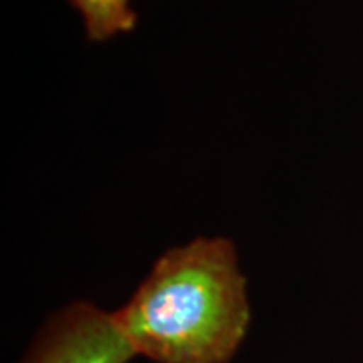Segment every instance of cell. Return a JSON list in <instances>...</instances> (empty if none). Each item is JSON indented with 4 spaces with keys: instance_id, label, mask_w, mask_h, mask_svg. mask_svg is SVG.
<instances>
[{
    "instance_id": "cell-1",
    "label": "cell",
    "mask_w": 363,
    "mask_h": 363,
    "mask_svg": "<svg viewBox=\"0 0 363 363\" xmlns=\"http://www.w3.org/2000/svg\"><path fill=\"white\" fill-rule=\"evenodd\" d=\"M113 315L136 355L155 363H229L251 325L234 242L197 238L170 249Z\"/></svg>"
},
{
    "instance_id": "cell-2",
    "label": "cell",
    "mask_w": 363,
    "mask_h": 363,
    "mask_svg": "<svg viewBox=\"0 0 363 363\" xmlns=\"http://www.w3.org/2000/svg\"><path fill=\"white\" fill-rule=\"evenodd\" d=\"M133 357L115 315L78 301L45 323L24 363H128Z\"/></svg>"
},
{
    "instance_id": "cell-3",
    "label": "cell",
    "mask_w": 363,
    "mask_h": 363,
    "mask_svg": "<svg viewBox=\"0 0 363 363\" xmlns=\"http://www.w3.org/2000/svg\"><path fill=\"white\" fill-rule=\"evenodd\" d=\"M83 17L86 38L91 43H104L120 34L131 33L136 13L131 0H67Z\"/></svg>"
}]
</instances>
